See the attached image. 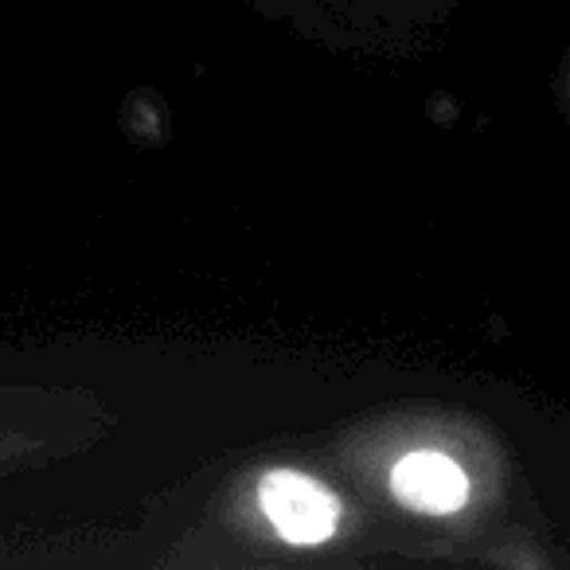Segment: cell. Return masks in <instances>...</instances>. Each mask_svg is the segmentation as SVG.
Returning a JSON list of instances; mask_svg holds the SVG:
<instances>
[{"mask_svg":"<svg viewBox=\"0 0 570 570\" xmlns=\"http://www.w3.org/2000/svg\"><path fill=\"white\" fill-rule=\"evenodd\" d=\"M262 512L269 515L274 531L285 543L313 547L333 539L336 523H341V504L321 481L305 473H266L258 484Z\"/></svg>","mask_w":570,"mask_h":570,"instance_id":"obj_1","label":"cell"},{"mask_svg":"<svg viewBox=\"0 0 570 570\" xmlns=\"http://www.w3.org/2000/svg\"><path fill=\"white\" fill-rule=\"evenodd\" d=\"M391 492L403 500L406 508L426 515H453L465 508L469 500V476L453 458L434 450L406 453L395 469H391Z\"/></svg>","mask_w":570,"mask_h":570,"instance_id":"obj_2","label":"cell"}]
</instances>
